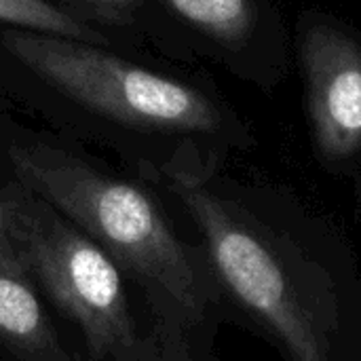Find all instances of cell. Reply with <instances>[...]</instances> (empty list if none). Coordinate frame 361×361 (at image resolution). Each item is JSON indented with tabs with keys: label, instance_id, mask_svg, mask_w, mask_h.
I'll list each match as a JSON object with an SVG mask.
<instances>
[{
	"label": "cell",
	"instance_id": "1",
	"mask_svg": "<svg viewBox=\"0 0 361 361\" xmlns=\"http://www.w3.org/2000/svg\"><path fill=\"white\" fill-rule=\"evenodd\" d=\"M171 190L197 222L216 283L275 341L286 361H361V281L254 222L197 176Z\"/></svg>",
	"mask_w": 361,
	"mask_h": 361
},
{
	"label": "cell",
	"instance_id": "2",
	"mask_svg": "<svg viewBox=\"0 0 361 361\" xmlns=\"http://www.w3.org/2000/svg\"><path fill=\"white\" fill-rule=\"evenodd\" d=\"M8 159L17 182L51 203L140 283L169 330L203 322L214 296L209 273L146 190L51 146H13Z\"/></svg>",
	"mask_w": 361,
	"mask_h": 361
},
{
	"label": "cell",
	"instance_id": "3",
	"mask_svg": "<svg viewBox=\"0 0 361 361\" xmlns=\"http://www.w3.org/2000/svg\"><path fill=\"white\" fill-rule=\"evenodd\" d=\"M0 201L21 269L80 328L93 360L144 361L148 345L112 256L21 182L6 184Z\"/></svg>",
	"mask_w": 361,
	"mask_h": 361
},
{
	"label": "cell",
	"instance_id": "4",
	"mask_svg": "<svg viewBox=\"0 0 361 361\" xmlns=\"http://www.w3.org/2000/svg\"><path fill=\"white\" fill-rule=\"evenodd\" d=\"M4 47L61 93L125 125L201 133L220 127V112L203 93L99 44L17 27Z\"/></svg>",
	"mask_w": 361,
	"mask_h": 361
},
{
	"label": "cell",
	"instance_id": "5",
	"mask_svg": "<svg viewBox=\"0 0 361 361\" xmlns=\"http://www.w3.org/2000/svg\"><path fill=\"white\" fill-rule=\"evenodd\" d=\"M302 63L322 154H355L361 148V49L330 25H311L302 36Z\"/></svg>",
	"mask_w": 361,
	"mask_h": 361
},
{
	"label": "cell",
	"instance_id": "6",
	"mask_svg": "<svg viewBox=\"0 0 361 361\" xmlns=\"http://www.w3.org/2000/svg\"><path fill=\"white\" fill-rule=\"evenodd\" d=\"M0 351L13 361H80L63 347L21 267H0Z\"/></svg>",
	"mask_w": 361,
	"mask_h": 361
},
{
	"label": "cell",
	"instance_id": "7",
	"mask_svg": "<svg viewBox=\"0 0 361 361\" xmlns=\"http://www.w3.org/2000/svg\"><path fill=\"white\" fill-rule=\"evenodd\" d=\"M176 15L226 47H239L254 27L252 0H163Z\"/></svg>",
	"mask_w": 361,
	"mask_h": 361
},
{
	"label": "cell",
	"instance_id": "8",
	"mask_svg": "<svg viewBox=\"0 0 361 361\" xmlns=\"http://www.w3.org/2000/svg\"><path fill=\"white\" fill-rule=\"evenodd\" d=\"M0 21L21 30L72 38L91 44H106L108 38L80 19L76 13L57 6L51 0H0Z\"/></svg>",
	"mask_w": 361,
	"mask_h": 361
},
{
	"label": "cell",
	"instance_id": "9",
	"mask_svg": "<svg viewBox=\"0 0 361 361\" xmlns=\"http://www.w3.org/2000/svg\"><path fill=\"white\" fill-rule=\"evenodd\" d=\"M70 2L85 8V13L112 21L133 19L135 13L144 6V0H70Z\"/></svg>",
	"mask_w": 361,
	"mask_h": 361
},
{
	"label": "cell",
	"instance_id": "10",
	"mask_svg": "<svg viewBox=\"0 0 361 361\" xmlns=\"http://www.w3.org/2000/svg\"><path fill=\"white\" fill-rule=\"evenodd\" d=\"M0 267H21L13 243L8 239V231H6V222H4V212H2V201H0Z\"/></svg>",
	"mask_w": 361,
	"mask_h": 361
}]
</instances>
